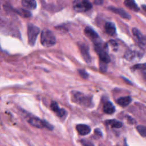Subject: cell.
Here are the masks:
<instances>
[{
	"instance_id": "obj_7",
	"label": "cell",
	"mask_w": 146,
	"mask_h": 146,
	"mask_svg": "<svg viewBox=\"0 0 146 146\" xmlns=\"http://www.w3.org/2000/svg\"><path fill=\"white\" fill-rule=\"evenodd\" d=\"M79 48L80 50V52L82 54V55L83 58V59H84V60L87 62L89 63L91 62V57L88 52V47L83 43H81L79 45Z\"/></svg>"
},
{
	"instance_id": "obj_2",
	"label": "cell",
	"mask_w": 146,
	"mask_h": 146,
	"mask_svg": "<svg viewBox=\"0 0 146 146\" xmlns=\"http://www.w3.org/2000/svg\"><path fill=\"white\" fill-rule=\"evenodd\" d=\"M40 33V29L37 26L29 23L27 26V36L29 44L33 46L35 44L38 34Z\"/></svg>"
},
{
	"instance_id": "obj_4",
	"label": "cell",
	"mask_w": 146,
	"mask_h": 146,
	"mask_svg": "<svg viewBox=\"0 0 146 146\" xmlns=\"http://www.w3.org/2000/svg\"><path fill=\"white\" fill-rule=\"evenodd\" d=\"M95 44V50L98 54L100 60L104 64L108 63L110 60V59L107 52L106 51L104 48L102 47L100 43H97Z\"/></svg>"
},
{
	"instance_id": "obj_20",
	"label": "cell",
	"mask_w": 146,
	"mask_h": 146,
	"mask_svg": "<svg viewBox=\"0 0 146 146\" xmlns=\"http://www.w3.org/2000/svg\"><path fill=\"white\" fill-rule=\"evenodd\" d=\"M16 12L20 14L21 15L25 17H30L31 15V13L28 10H24V9H19V10H16Z\"/></svg>"
},
{
	"instance_id": "obj_24",
	"label": "cell",
	"mask_w": 146,
	"mask_h": 146,
	"mask_svg": "<svg viewBox=\"0 0 146 146\" xmlns=\"http://www.w3.org/2000/svg\"><path fill=\"white\" fill-rule=\"evenodd\" d=\"M44 127H46V128H47L49 130H52L54 128V127L52 125H51L48 122H47L46 121H44Z\"/></svg>"
},
{
	"instance_id": "obj_29",
	"label": "cell",
	"mask_w": 146,
	"mask_h": 146,
	"mask_svg": "<svg viewBox=\"0 0 146 146\" xmlns=\"http://www.w3.org/2000/svg\"><path fill=\"white\" fill-rule=\"evenodd\" d=\"M103 0H94V3L98 5H102L103 3Z\"/></svg>"
},
{
	"instance_id": "obj_17",
	"label": "cell",
	"mask_w": 146,
	"mask_h": 146,
	"mask_svg": "<svg viewBox=\"0 0 146 146\" xmlns=\"http://www.w3.org/2000/svg\"><path fill=\"white\" fill-rule=\"evenodd\" d=\"M73 8L78 12L85 11L82 0H75L73 2Z\"/></svg>"
},
{
	"instance_id": "obj_26",
	"label": "cell",
	"mask_w": 146,
	"mask_h": 146,
	"mask_svg": "<svg viewBox=\"0 0 146 146\" xmlns=\"http://www.w3.org/2000/svg\"><path fill=\"white\" fill-rule=\"evenodd\" d=\"M133 68H136V69H141V70L144 69V70H145V64H137V65L134 66Z\"/></svg>"
},
{
	"instance_id": "obj_13",
	"label": "cell",
	"mask_w": 146,
	"mask_h": 146,
	"mask_svg": "<svg viewBox=\"0 0 146 146\" xmlns=\"http://www.w3.org/2000/svg\"><path fill=\"white\" fill-rule=\"evenodd\" d=\"M105 30L106 33L111 35H113L116 33V27L114 23L112 22H107L105 25Z\"/></svg>"
},
{
	"instance_id": "obj_16",
	"label": "cell",
	"mask_w": 146,
	"mask_h": 146,
	"mask_svg": "<svg viewBox=\"0 0 146 146\" xmlns=\"http://www.w3.org/2000/svg\"><path fill=\"white\" fill-rule=\"evenodd\" d=\"M124 5L128 8L135 11H137L139 10L135 0H124Z\"/></svg>"
},
{
	"instance_id": "obj_9",
	"label": "cell",
	"mask_w": 146,
	"mask_h": 146,
	"mask_svg": "<svg viewBox=\"0 0 146 146\" xmlns=\"http://www.w3.org/2000/svg\"><path fill=\"white\" fill-rule=\"evenodd\" d=\"M76 128L78 133L83 136L88 134L91 131L90 127L86 124H78L76 125Z\"/></svg>"
},
{
	"instance_id": "obj_22",
	"label": "cell",
	"mask_w": 146,
	"mask_h": 146,
	"mask_svg": "<svg viewBox=\"0 0 146 146\" xmlns=\"http://www.w3.org/2000/svg\"><path fill=\"white\" fill-rule=\"evenodd\" d=\"M82 2L85 11H88L92 8V5L88 0H82Z\"/></svg>"
},
{
	"instance_id": "obj_3",
	"label": "cell",
	"mask_w": 146,
	"mask_h": 146,
	"mask_svg": "<svg viewBox=\"0 0 146 146\" xmlns=\"http://www.w3.org/2000/svg\"><path fill=\"white\" fill-rule=\"evenodd\" d=\"M144 52L142 51V50H140L139 48H130L127 50L124 55L125 59L129 61H132L135 59L136 58H141L142 57Z\"/></svg>"
},
{
	"instance_id": "obj_6",
	"label": "cell",
	"mask_w": 146,
	"mask_h": 146,
	"mask_svg": "<svg viewBox=\"0 0 146 146\" xmlns=\"http://www.w3.org/2000/svg\"><path fill=\"white\" fill-rule=\"evenodd\" d=\"M84 32H85L86 35L88 38H90L92 40L96 42V43H95V44L99 43V42H98V40L99 38V36H98V34L92 29H91L90 27H87L84 30Z\"/></svg>"
},
{
	"instance_id": "obj_1",
	"label": "cell",
	"mask_w": 146,
	"mask_h": 146,
	"mask_svg": "<svg viewBox=\"0 0 146 146\" xmlns=\"http://www.w3.org/2000/svg\"><path fill=\"white\" fill-rule=\"evenodd\" d=\"M40 42L42 44L44 47H51L56 43L55 36L51 30L48 29H44L41 33Z\"/></svg>"
},
{
	"instance_id": "obj_23",
	"label": "cell",
	"mask_w": 146,
	"mask_h": 146,
	"mask_svg": "<svg viewBox=\"0 0 146 146\" xmlns=\"http://www.w3.org/2000/svg\"><path fill=\"white\" fill-rule=\"evenodd\" d=\"M79 73L80 74V75L84 79H87L88 76V74H87V72L84 70H79Z\"/></svg>"
},
{
	"instance_id": "obj_8",
	"label": "cell",
	"mask_w": 146,
	"mask_h": 146,
	"mask_svg": "<svg viewBox=\"0 0 146 146\" xmlns=\"http://www.w3.org/2000/svg\"><path fill=\"white\" fill-rule=\"evenodd\" d=\"M28 122L31 125L38 128H42L44 127V120H42L38 117H31L28 120Z\"/></svg>"
},
{
	"instance_id": "obj_5",
	"label": "cell",
	"mask_w": 146,
	"mask_h": 146,
	"mask_svg": "<svg viewBox=\"0 0 146 146\" xmlns=\"http://www.w3.org/2000/svg\"><path fill=\"white\" fill-rule=\"evenodd\" d=\"M133 35L136 40L140 44L141 46H145V38L142 33L137 29L133 28L132 30Z\"/></svg>"
},
{
	"instance_id": "obj_30",
	"label": "cell",
	"mask_w": 146,
	"mask_h": 146,
	"mask_svg": "<svg viewBox=\"0 0 146 146\" xmlns=\"http://www.w3.org/2000/svg\"><path fill=\"white\" fill-rule=\"evenodd\" d=\"M124 146H128V144L126 143V142H125V143H124Z\"/></svg>"
},
{
	"instance_id": "obj_25",
	"label": "cell",
	"mask_w": 146,
	"mask_h": 146,
	"mask_svg": "<svg viewBox=\"0 0 146 146\" xmlns=\"http://www.w3.org/2000/svg\"><path fill=\"white\" fill-rule=\"evenodd\" d=\"M81 142L84 146H94V145L92 143H90L89 141L87 140H82Z\"/></svg>"
},
{
	"instance_id": "obj_27",
	"label": "cell",
	"mask_w": 146,
	"mask_h": 146,
	"mask_svg": "<svg viewBox=\"0 0 146 146\" xmlns=\"http://www.w3.org/2000/svg\"><path fill=\"white\" fill-rule=\"evenodd\" d=\"M94 132H95V133L96 135H98V136H101L102 135V132H101L100 129H98V128L95 129Z\"/></svg>"
},
{
	"instance_id": "obj_18",
	"label": "cell",
	"mask_w": 146,
	"mask_h": 146,
	"mask_svg": "<svg viewBox=\"0 0 146 146\" xmlns=\"http://www.w3.org/2000/svg\"><path fill=\"white\" fill-rule=\"evenodd\" d=\"M73 98L74 101L78 103H81L85 101V97L81 93L79 92H76L73 95Z\"/></svg>"
},
{
	"instance_id": "obj_11",
	"label": "cell",
	"mask_w": 146,
	"mask_h": 146,
	"mask_svg": "<svg viewBox=\"0 0 146 146\" xmlns=\"http://www.w3.org/2000/svg\"><path fill=\"white\" fill-rule=\"evenodd\" d=\"M22 6L29 10H34L36 7L35 0H22Z\"/></svg>"
},
{
	"instance_id": "obj_12",
	"label": "cell",
	"mask_w": 146,
	"mask_h": 146,
	"mask_svg": "<svg viewBox=\"0 0 146 146\" xmlns=\"http://www.w3.org/2000/svg\"><path fill=\"white\" fill-rule=\"evenodd\" d=\"M109 9L113 11V13L119 15L120 17H121L122 18H125V19H129L130 18V15L127 13L124 10L121 9H119V8H116L115 7H109Z\"/></svg>"
},
{
	"instance_id": "obj_28",
	"label": "cell",
	"mask_w": 146,
	"mask_h": 146,
	"mask_svg": "<svg viewBox=\"0 0 146 146\" xmlns=\"http://www.w3.org/2000/svg\"><path fill=\"white\" fill-rule=\"evenodd\" d=\"M110 44L113 47V48H116L117 46V43H116L115 40H111V41L110 42Z\"/></svg>"
},
{
	"instance_id": "obj_10",
	"label": "cell",
	"mask_w": 146,
	"mask_h": 146,
	"mask_svg": "<svg viewBox=\"0 0 146 146\" xmlns=\"http://www.w3.org/2000/svg\"><path fill=\"white\" fill-rule=\"evenodd\" d=\"M50 108L59 117H62L65 114V110L63 108H60L58 106V103L55 102H53L51 103V104H50Z\"/></svg>"
},
{
	"instance_id": "obj_21",
	"label": "cell",
	"mask_w": 146,
	"mask_h": 146,
	"mask_svg": "<svg viewBox=\"0 0 146 146\" xmlns=\"http://www.w3.org/2000/svg\"><path fill=\"white\" fill-rule=\"evenodd\" d=\"M136 129L141 136L144 137L146 136V128L145 126L138 125L136 127Z\"/></svg>"
},
{
	"instance_id": "obj_19",
	"label": "cell",
	"mask_w": 146,
	"mask_h": 146,
	"mask_svg": "<svg viewBox=\"0 0 146 146\" xmlns=\"http://www.w3.org/2000/svg\"><path fill=\"white\" fill-rule=\"evenodd\" d=\"M109 124H111V125L112 128H119L123 126V124L121 121H117L116 120H110Z\"/></svg>"
},
{
	"instance_id": "obj_14",
	"label": "cell",
	"mask_w": 146,
	"mask_h": 146,
	"mask_svg": "<svg viewBox=\"0 0 146 146\" xmlns=\"http://www.w3.org/2000/svg\"><path fill=\"white\" fill-rule=\"evenodd\" d=\"M132 102V98L130 96H124L119 98L117 100V103L122 107L128 106Z\"/></svg>"
},
{
	"instance_id": "obj_15",
	"label": "cell",
	"mask_w": 146,
	"mask_h": 146,
	"mask_svg": "<svg viewBox=\"0 0 146 146\" xmlns=\"http://www.w3.org/2000/svg\"><path fill=\"white\" fill-rule=\"evenodd\" d=\"M103 111L107 114H112L115 111V108L111 102H107L103 106Z\"/></svg>"
}]
</instances>
